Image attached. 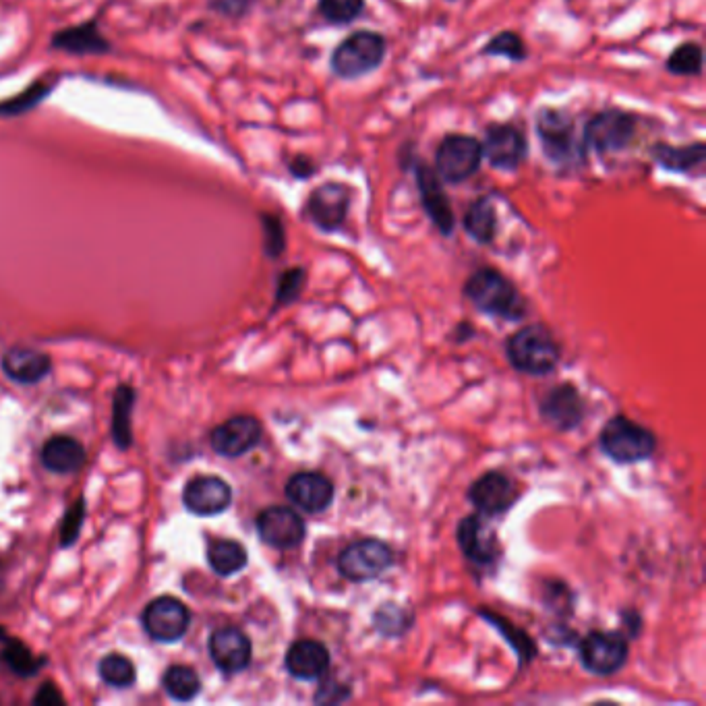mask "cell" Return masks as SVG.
Returning <instances> with one entry per match:
<instances>
[{"mask_svg": "<svg viewBox=\"0 0 706 706\" xmlns=\"http://www.w3.org/2000/svg\"><path fill=\"white\" fill-rule=\"evenodd\" d=\"M636 116L620 108H611L595 114L584 127V150L597 154H615L630 145L636 133Z\"/></svg>", "mask_w": 706, "mask_h": 706, "instance_id": "obj_6", "label": "cell"}, {"mask_svg": "<svg viewBox=\"0 0 706 706\" xmlns=\"http://www.w3.org/2000/svg\"><path fill=\"white\" fill-rule=\"evenodd\" d=\"M352 189L342 183H328L311 191L307 199L309 220L326 232H336L346 222Z\"/></svg>", "mask_w": 706, "mask_h": 706, "instance_id": "obj_11", "label": "cell"}, {"mask_svg": "<svg viewBox=\"0 0 706 706\" xmlns=\"http://www.w3.org/2000/svg\"><path fill=\"white\" fill-rule=\"evenodd\" d=\"M261 224H263V234H266V253L270 257H278L282 255L284 247H286V237H284V226L280 222L278 216L272 214H263L261 216Z\"/></svg>", "mask_w": 706, "mask_h": 706, "instance_id": "obj_36", "label": "cell"}, {"mask_svg": "<svg viewBox=\"0 0 706 706\" xmlns=\"http://www.w3.org/2000/svg\"><path fill=\"white\" fill-rule=\"evenodd\" d=\"M257 533L270 547L292 549L305 539V522L294 510L276 506L257 516Z\"/></svg>", "mask_w": 706, "mask_h": 706, "instance_id": "obj_13", "label": "cell"}, {"mask_svg": "<svg viewBox=\"0 0 706 706\" xmlns=\"http://www.w3.org/2000/svg\"><path fill=\"white\" fill-rule=\"evenodd\" d=\"M162 684H164V690L168 692V696L179 700V702L193 700L201 690V682L197 678V673L185 665H172L164 673Z\"/></svg>", "mask_w": 706, "mask_h": 706, "instance_id": "obj_29", "label": "cell"}, {"mask_svg": "<svg viewBox=\"0 0 706 706\" xmlns=\"http://www.w3.org/2000/svg\"><path fill=\"white\" fill-rule=\"evenodd\" d=\"M251 651V640L239 628H220L210 638V655L224 673L247 669Z\"/></svg>", "mask_w": 706, "mask_h": 706, "instance_id": "obj_18", "label": "cell"}, {"mask_svg": "<svg viewBox=\"0 0 706 706\" xmlns=\"http://www.w3.org/2000/svg\"><path fill=\"white\" fill-rule=\"evenodd\" d=\"M466 232L481 245L493 243L497 234V212L491 197H481L470 205L464 216Z\"/></svg>", "mask_w": 706, "mask_h": 706, "instance_id": "obj_27", "label": "cell"}, {"mask_svg": "<svg viewBox=\"0 0 706 706\" xmlns=\"http://www.w3.org/2000/svg\"><path fill=\"white\" fill-rule=\"evenodd\" d=\"M183 502L197 516H216L230 506L232 489L218 477H197L185 487Z\"/></svg>", "mask_w": 706, "mask_h": 706, "instance_id": "obj_16", "label": "cell"}, {"mask_svg": "<svg viewBox=\"0 0 706 706\" xmlns=\"http://www.w3.org/2000/svg\"><path fill=\"white\" fill-rule=\"evenodd\" d=\"M653 158L661 168L669 172H690L704 164L706 147L702 141H696L692 145L657 143L653 147Z\"/></svg>", "mask_w": 706, "mask_h": 706, "instance_id": "obj_26", "label": "cell"}, {"mask_svg": "<svg viewBox=\"0 0 706 706\" xmlns=\"http://www.w3.org/2000/svg\"><path fill=\"white\" fill-rule=\"evenodd\" d=\"M388 52L386 38L363 29L348 36L332 54V71L342 79H359L363 75L373 73L381 63H384Z\"/></svg>", "mask_w": 706, "mask_h": 706, "instance_id": "obj_2", "label": "cell"}, {"mask_svg": "<svg viewBox=\"0 0 706 706\" xmlns=\"http://www.w3.org/2000/svg\"><path fill=\"white\" fill-rule=\"evenodd\" d=\"M54 90V81H36L27 87L25 92H21L19 96L0 102V114L3 116H17L23 114L27 110L36 108L50 92Z\"/></svg>", "mask_w": 706, "mask_h": 706, "instance_id": "obj_31", "label": "cell"}, {"mask_svg": "<svg viewBox=\"0 0 706 706\" xmlns=\"http://www.w3.org/2000/svg\"><path fill=\"white\" fill-rule=\"evenodd\" d=\"M131 406H133V392L129 388H121L114 398V439L116 446L127 448L131 441Z\"/></svg>", "mask_w": 706, "mask_h": 706, "instance_id": "obj_34", "label": "cell"}, {"mask_svg": "<svg viewBox=\"0 0 706 706\" xmlns=\"http://www.w3.org/2000/svg\"><path fill=\"white\" fill-rule=\"evenodd\" d=\"M483 54L504 56V58H508V61L520 63L526 58V46L516 32H502V34H497L491 42H487V46L483 48Z\"/></svg>", "mask_w": 706, "mask_h": 706, "instance_id": "obj_35", "label": "cell"}, {"mask_svg": "<svg viewBox=\"0 0 706 706\" xmlns=\"http://www.w3.org/2000/svg\"><path fill=\"white\" fill-rule=\"evenodd\" d=\"M210 566L220 576H232L247 566V549L237 541H216L208 551Z\"/></svg>", "mask_w": 706, "mask_h": 706, "instance_id": "obj_28", "label": "cell"}, {"mask_svg": "<svg viewBox=\"0 0 706 706\" xmlns=\"http://www.w3.org/2000/svg\"><path fill=\"white\" fill-rule=\"evenodd\" d=\"M189 624V607L174 597H160L143 611V628L158 642L181 640L187 634Z\"/></svg>", "mask_w": 706, "mask_h": 706, "instance_id": "obj_9", "label": "cell"}, {"mask_svg": "<svg viewBox=\"0 0 706 706\" xmlns=\"http://www.w3.org/2000/svg\"><path fill=\"white\" fill-rule=\"evenodd\" d=\"M52 46L69 54H104L110 50L104 36L98 32L96 23H85L58 32Z\"/></svg>", "mask_w": 706, "mask_h": 706, "instance_id": "obj_25", "label": "cell"}, {"mask_svg": "<svg viewBox=\"0 0 706 706\" xmlns=\"http://www.w3.org/2000/svg\"><path fill=\"white\" fill-rule=\"evenodd\" d=\"M303 284H305V272L301 268L288 270L286 274H282L278 284V303H290L292 299H297Z\"/></svg>", "mask_w": 706, "mask_h": 706, "instance_id": "obj_38", "label": "cell"}, {"mask_svg": "<svg viewBox=\"0 0 706 706\" xmlns=\"http://www.w3.org/2000/svg\"><path fill=\"white\" fill-rule=\"evenodd\" d=\"M543 417L557 429H572L584 417V402L572 386H560L551 390V394L541 404Z\"/></svg>", "mask_w": 706, "mask_h": 706, "instance_id": "obj_21", "label": "cell"}, {"mask_svg": "<svg viewBox=\"0 0 706 706\" xmlns=\"http://www.w3.org/2000/svg\"><path fill=\"white\" fill-rule=\"evenodd\" d=\"M514 483L502 473H487L473 483L468 491V499L483 514H502L516 502Z\"/></svg>", "mask_w": 706, "mask_h": 706, "instance_id": "obj_19", "label": "cell"}, {"mask_svg": "<svg viewBox=\"0 0 706 706\" xmlns=\"http://www.w3.org/2000/svg\"><path fill=\"white\" fill-rule=\"evenodd\" d=\"M330 667V653L317 640L294 642L286 655V669L297 680H315Z\"/></svg>", "mask_w": 706, "mask_h": 706, "instance_id": "obj_20", "label": "cell"}, {"mask_svg": "<svg viewBox=\"0 0 706 706\" xmlns=\"http://www.w3.org/2000/svg\"><path fill=\"white\" fill-rule=\"evenodd\" d=\"M483 162V143L468 135H448L435 154V172L444 183H464Z\"/></svg>", "mask_w": 706, "mask_h": 706, "instance_id": "obj_7", "label": "cell"}, {"mask_svg": "<svg viewBox=\"0 0 706 706\" xmlns=\"http://www.w3.org/2000/svg\"><path fill=\"white\" fill-rule=\"evenodd\" d=\"M50 359L34 348H13L3 359L5 373L19 384H36L50 373Z\"/></svg>", "mask_w": 706, "mask_h": 706, "instance_id": "obj_22", "label": "cell"}, {"mask_svg": "<svg viewBox=\"0 0 706 706\" xmlns=\"http://www.w3.org/2000/svg\"><path fill=\"white\" fill-rule=\"evenodd\" d=\"M628 657V642L620 632H593L580 644L582 665L597 675L622 669Z\"/></svg>", "mask_w": 706, "mask_h": 706, "instance_id": "obj_10", "label": "cell"}, {"mask_svg": "<svg viewBox=\"0 0 706 706\" xmlns=\"http://www.w3.org/2000/svg\"><path fill=\"white\" fill-rule=\"evenodd\" d=\"M42 462L56 475H69L83 466L85 450L73 437L58 435L48 439V444L42 450Z\"/></svg>", "mask_w": 706, "mask_h": 706, "instance_id": "obj_23", "label": "cell"}, {"mask_svg": "<svg viewBox=\"0 0 706 706\" xmlns=\"http://www.w3.org/2000/svg\"><path fill=\"white\" fill-rule=\"evenodd\" d=\"M394 562L392 549L375 539H365L348 545L338 557V570L342 576L355 582L377 578L386 572Z\"/></svg>", "mask_w": 706, "mask_h": 706, "instance_id": "obj_8", "label": "cell"}, {"mask_svg": "<svg viewBox=\"0 0 706 706\" xmlns=\"http://www.w3.org/2000/svg\"><path fill=\"white\" fill-rule=\"evenodd\" d=\"M365 9L363 0H319V15L332 25H346L355 21Z\"/></svg>", "mask_w": 706, "mask_h": 706, "instance_id": "obj_32", "label": "cell"}, {"mask_svg": "<svg viewBox=\"0 0 706 706\" xmlns=\"http://www.w3.org/2000/svg\"><path fill=\"white\" fill-rule=\"evenodd\" d=\"M483 158L497 170H516L526 158V139L514 125L487 127Z\"/></svg>", "mask_w": 706, "mask_h": 706, "instance_id": "obj_14", "label": "cell"}, {"mask_svg": "<svg viewBox=\"0 0 706 706\" xmlns=\"http://www.w3.org/2000/svg\"><path fill=\"white\" fill-rule=\"evenodd\" d=\"M702 65H704L702 46L696 42H686V44L678 46L667 58V71L673 75H682V77L700 75Z\"/></svg>", "mask_w": 706, "mask_h": 706, "instance_id": "obj_30", "label": "cell"}, {"mask_svg": "<svg viewBox=\"0 0 706 706\" xmlns=\"http://www.w3.org/2000/svg\"><path fill=\"white\" fill-rule=\"evenodd\" d=\"M508 357L518 371L545 375L557 367L560 346L543 326H528L516 332L508 342Z\"/></svg>", "mask_w": 706, "mask_h": 706, "instance_id": "obj_3", "label": "cell"}, {"mask_svg": "<svg viewBox=\"0 0 706 706\" xmlns=\"http://www.w3.org/2000/svg\"><path fill=\"white\" fill-rule=\"evenodd\" d=\"M100 675L112 688H129L135 682V667L123 655H108L100 663Z\"/></svg>", "mask_w": 706, "mask_h": 706, "instance_id": "obj_33", "label": "cell"}, {"mask_svg": "<svg viewBox=\"0 0 706 706\" xmlns=\"http://www.w3.org/2000/svg\"><path fill=\"white\" fill-rule=\"evenodd\" d=\"M290 172L297 176V179H309V176H313L317 172V166L313 164L311 158L297 156L290 162Z\"/></svg>", "mask_w": 706, "mask_h": 706, "instance_id": "obj_39", "label": "cell"}, {"mask_svg": "<svg viewBox=\"0 0 706 706\" xmlns=\"http://www.w3.org/2000/svg\"><path fill=\"white\" fill-rule=\"evenodd\" d=\"M286 497L297 508L317 514L334 502V485L319 473H299L286 483Z\"/></svg>", "mask_w": 706, "mask_h": 706, "instance_id": "obj_17", "label": "cell"}, {"mask_svg": "<svg viewBox=\"0 0 706 706\" xmlns=\"http://www.w3.org/2000/svg\"><path fill=\"white\" fill-rule=\"evenodd\" d=\"M441 183L444 181L439 179L437 172L431 166L427 164L417 166V187H419L423 210L427 212L435 228L444 234V237H450L456 228V216L452 210L450 197L446 195L444 185Z\"/></svg>", "mask_w": 706, "mask_h": 706, "instance_id": "obj_12", "label": "cell"}, {"mask_svg": "<svg viewBox=\"0 0 706 706\" xmlns=\"http://www.w3.org/2000/svg\"><path fill=\"white\" fill-rule=\"evenodd\" d=\"M71 518H67V524H65V533H63V545H69L73 543L77 531H79V522L83 518V510H81V504L75 506L71 512H69Z\"/></svg>", "mask_w": 706, "mask_h": 706, "instance_id": "obj_40", "label": "cell"}, {"mask_svg": "<svg viewBox=\"0 0 706 706\" xmlns=\"http://www.w3.org/2000/svg\"><path fill=\"white\" fill-rule=\"evenodd\" d=\"M537 133L545 156L555 166H570L584 156V145L576 139V129L568 114L543 108L537 114Z\"/></svg>", "mask_w": 706, "mask_h": 706, "instance_id": "obj_5", "label": "cell"}, {"mask_svg": "<svg viewBox=\"0 0 706 706\" xmlns=\"http://www.w3.org/2000/svg\"><path fill=\"white\" fill-rule=\"evenodd\" d=\"M464 292L483 313L504 319H520L526 313L524 301L514 284L497 270L483 268L475 272L468 278Z\"/></svg>", "mask_w": 706, "mask_h": 706, "instance_id": "obj_1", "label": "cell"}, {"mask_svg": "<svg viewBox=\"0 0 706 706\" xmlns=\"http://www.w3.org/2000/svg\"><path fill=\"white\" fill-rule=\"evenodd\" d=\"M601 448L611 460L632 464L651 458L657 439L642 425L626 417H613L601 431Z\"/></svg>", "mask_w": 706, "mask_h": 706, "instance_id": "obj_4", "label": "cell"}, {"mask_svg": "<svg viewBox=\"0 0 706 706\" xmlns=\"http://www.w3.org/2000/svg\"><path fill=\"white\" fill-rule=\"evenodd\" d=\"M261 439V425L257 419L241 415L222 423L212 433V446L226 458H239L251 452Z\"/></svg>", "mask_w": 706, "mask_h": 706, "instance_id": "obj_15", "label": "cell"}, {"mask_svg": "<svg viewBox=\"0 0 706 706\" xmlns=\"http://www.w3.org/2000/svg\"><path fill=\"white\" fill-rule=\"evenodd\" d=\"M34 702H38V704H61V702H63V696H61V692H58L54 686L44 684L42 690L36 694Z\"/></svg>", "mask_w": 706, "mask_h": 706, "instance_id": "obj_41", "label": "cell"}, {"mask_svg": "<svg viewBox=\"0 0 706 706\" xmlns=\"http://www.w3.org/2000/svg\"><path fill=\"white\" fill-rule=\"evenodd\" d=\"M5 661H7V665H9L15 673H19V675H32V673L38 669L36 659L32 657V653H29L21 642H11V644L7 646Z\"/></svg>", "mask_w": 706, "mask_h": 706, "instance_id": "obj_37", "label": "cell"}, {"mask_svg": "<svg viewBox=\"0 0 706 706\" xmlns=\"http://www.w3.org/2000/svg\"><path fill=\"white\" fill-rule=\"evenodd\" d=\"M458 543L468 560L477 564H489L495 560V541L477 516H468L458 526Z\"/></svg>", "mask_w": 706, "mask_h": 706, "instance_id": "obj_24", "label": "cell"}]
</instances>
